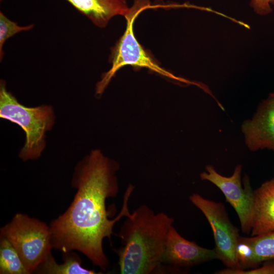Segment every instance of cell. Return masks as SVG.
I'll list each match as a JSON object with an SVG mask.
<instances>
[{
  "mask_svg": "<svg viewBox=\"0 0 274 274\" xmlns=\"http://www.w3.org/2000/svg\"><path fill=\"white\" fill-rule=\"evenodd\" d=\"M119 168L117 162L100 150L91 151L75 167L72 185L77 191L73 200L49 225L53 248L62 253L78 251L104 271L109 266L104 239H110L115 223L130 214L128 204L134 189L130 184L117 217L109 219L106 209L107 199L116 197L119 191L116 175Z\"/></svg>",
  "mask_w": 274,
  "mask_h": 274,
  "instance_id": "1",
  "label": "cell"
},
{
  "mask_svg": "<svg viewBox=\"0 0 274 274\" xmlns=\"http://www.w3.org/2000/svg\"><path fill=\"white\" fill-rule=\"evenodd\" d=\"M118 236L122 246L115 251L122 274L167 273L162 263L169 231L174 219L142 205L126 217Z\"/></svg>",
  "mask_w": 274,
  "mask_h": 274,
  "instance_id": "2",
  "label": "cell"
},
{
  "mask_svg": "<svg viewBox=\"0 0 274 274\" xmlns=\"http://www.w3.org/2000/svg\"><path fill=\"white\" fill-rule=\"evenodd\" d=\"M0 117L20 126L25 133V142L19 157L24 161L40 157L46 146L45 133L55 123L52 106L28 107L20 104L8 91L4 80L0 82Z\"/></svg>",
  "mask_w": 274,
  "mask_h": 274,
  "instance_id": "3",
  "label": "cell"
},
{
  "mask_svg": "<svg viewBox=\"0 0 274 274\" xmlns=\"http://www.w3.org/2000/svg\"><path fill=\"white\" fill-rule=\"evenodd\" d=\"M148 6L149 2L147 0H134L133 6L129 8L124 17L126 20V29L112 49L110 57L112 66L102 75L100 81L97 82L96 94H102L116 72L127 65L147 68L165 77L184 83H190L162 68L146 52L135 38L133 31L134 20Z\"/></svg>",
  "mask_w": 274,
  "mask_h": 274,
  "instance_id": "4",
  "label": "cell"
},
{
  "mask_svg": "<svg viewBox=\"0 0 274 274\" xmlns=\"http://www.w3.org/2000/svg\"><path fill=\"white\" fill-rule=\"evenodd\" d=\"M0 232L16 249L30 274L51 254L50 226L27 215L15 214Z\"/></svg>",
  "mask_w": 274,
  "mask_h": 274,
  "instance_id": "5",
  "label": "cell"
},
{
  "mask_svg": "<svg viewBox=\"0 0 274 274\" xmlns=\"http://www.w3.org/2000/svg\"><path fill=\"white\" fill-rule=\"evenodd\" d=\"M189 199L203 213L212 228L218 259L227 268L240 269L235 255L240 236L238 229L229 220L224 205L197 193L191 195Z\"/></svg>",
  "mask_w": 274,
  "mask_h": 274,
  "instance_id": "6",
  "label": "cell"
},
{
  "mask_svg": "<svg viewBox=\"0 0 274 274\" xmlns=\"http://www.w3.org/2000/svg\"><path fill=\"white\" fill-rule=\"evenodd\" d=\"M242 166L237 165L232 175L225 177L218 173L212 165H207L205 171L200 174L201 180L208 181L217 186L224 195L226 200L236 212L244 233L251 230L254 206V191L248 176L244 177V188L242 184Z\"/></svg>",
  "mask_w": 274,
  "mask_h": 274,
  "instance_id": "7",
  "label": "cell"
},
{
  "mask_svg": "<svg viewBox=\"0 0 274 274\" xmlns=\"http://www.w3.org/2000/svg\"><path fill=\"white\" fill-rule=\"evenodd\" d=\"M218 259L215 249H208L184 238L172 226L166 240L162 263L175 272Z\"/></svg>",
  "mask_w": 274,
  "mask_h": 274,
  "instance_id": "8",
  "label": "cell"
},
{
  "mask_svg": "<svg viewBox=\"0 0 274 274\" xmlns=\"http://www.w3.org/2000/svg\"><path fill=\"white\" fill-rule=\"evenodd\" d=\"M241 129L250 150L274 151V92L260 102L252 119L243 122Z\"/></svg>",
  "mask_w": 274,
  "mask_h": 274,
  "instance_id": "9",
  "label": "cell"
},
{
  "mask_svg": "<svg viewBox=\"0 0 274 274\" xmlns=\"http://www.w3.org/2000/svg\"><path fill=\"white\" fill-rule=\"evenodd\" d=\"M251 231L252 236L274 231V178L254 191Z\"/></svg>",
  "mask_w": 274,
  "mask_h": 274,
  "instance_id": "10",
  "label": "cell"
},
{
  "mask_svg": "<svg viewBox=\"0 0 274 274\" xmlns=\"http://www.w3.org/2000/svg\"><path fill=\"white\" fill-rule=\"evenodd\" d=\"M95 25L104 28L117 15L125 17L129 8L126 0H65Z\"/></svg>",
  "mask_w": 274,
  "mask_h": 274,
  "instance_id": "11",
  "label": "cell"
},
{
  "mask_svg": "<svg viewBox=\"0 0 274 274\" xmlns=\"http://www.w3.org/2000/svg\"><path fill=\"white\" fill-rule=\"evenodd\" d=\"M63 262L58 263L52 253L37 268L35 273L43 274H99L81 265L82 260L75 252L63 253Z\"/></svg>",
  "mask_w": 274,
  "mask_h": 274,
  "instance_id": "12",
  "label": "cell"
},
{
  "mask_svg": "<svg viewBox=\"0 0 274 274\" xmlns=\"http://www.w3.org/2000/svg\"><path fill=\"white\" fill-rule=\"evenodd\" d=\"M0 273L30 274L10 242L0 236Z\"/></svg>",
  "mask_w": 274,
  "mask_h": 274,
  "instance_id": "13",
  "label": "cell"
},
{
  "mask_svg": "<svg viewBox=\"0 0 274 274\" xmlns=\"http://www.w3.org/2000/svg\"><path fill=\"white\" fill-rule=\"evenodd\" d=\"M258 264L274 260V231L250 237Z\"/></svg>",
  "mask_w": 274,
  "mask_h": 274,
  "instance_id": "14",
  "label": "cell"
},
{
  "mask_svg": "<svg viewBox=\"0 0 274 274\" xmlns=\"http://www.w3.org/2000/svg\"><path fill=\"white\" fill-rule=\"evenodd\" d=\"M235 255L241 269L255 268L259 265L250 237L239 236L236 246Z\"/></svg>",
  "mask_w": 274,
  "mask_h": 274,
  "instance_id": "15",
  "label": "cell"
},
{
  "mask_svg": "<svg viewBox=\"0 0 274 274\" xmlns=\"http://www.w3.org/2000/svg\"><path fill=\"white\" fill-rule=\"evenodd\" d=\"M35 26L33 24L26 26H20L12 21L0 12V60L3 58V47L6 41L17 33L31 30Z\"/></svg>",
  "mask_w": 274,
  "mask_h": 274,
  "instance_id": "16",
  "label": "cell"
},
{
  "mask_svg": "<svg viewBox=\"0 0 274 274\" xmlns=\"http://www.w3.org/2000/svg\"><path fill=\"white\" fill-rule=\"evenodd\" d=\"M264 263L258 268L252 269H231L226 268L216 271L217 274H274V260L264 262Z\"/></svg>",
  "mask_w": 274,
  "mask_h": 274,
  "instance_id": "17",
  "label": "cell"
},
{
  "mask_svg": "<svg viewBox=\"0 0 274 274\" xmlns=\"http://www.w3.org/2000/svg\"><path fill=\"white\" fill-rule=\"evenodd\" d=\"M274 5V0H252L251 6L260 15H266L272 11L271 5Z\"/></svg>",
  "mask_w": 274,
  "mask_h": 274,
  "instance_id": "18",
  "label": "cell"
}]
</instances>
